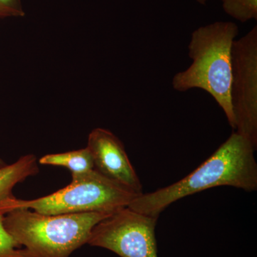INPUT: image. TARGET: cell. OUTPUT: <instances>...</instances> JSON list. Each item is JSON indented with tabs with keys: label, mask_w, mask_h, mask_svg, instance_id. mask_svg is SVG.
I'll return each instance as SVG.
<instances>
[{
	"label": "cell",
	"mask_w": 257,
	"mask_h": 257,
	"mask_svg": "<svg viewBox=\"0 0 257 257\" xmlns=\"http://www.w3.org/2000/svg\"><path fill=\"white\" fill-rule=\"evenodd\" d=\"M253 147L234 132L209 158L189 175L155 192L139 196L130 209L158 218L172 203L195 193L219 186L252 192L257 188V164Z\"/></svg>",
	"instance_id": "obj_1"
},
{
	"label": "cell",
	"mask_w": 257,
	"mask_h": 257,
	"mask_svg": "<svg viewBox=\"0 0 257 257\" xmlns=\"http://www.w3.org/2000/svg\"><path fill=\"white\" fill-rule=\"evenodd\" d=\"M239 28L231 22H215L200 27L191 35L188 68L172 79V87L179 92L202 89L212 96L234 130L235 119L231 98L233 44Z\"/></svg>",
	"instance_id": "obj_2"
},
{
	"label": "cell",
	"mask_w": 257,
	"mask_h": 257,
	"mask_svg": "<svg viewBox=\"0 0 257 257\" xmlns=\"http://www.w3.org/2000/svg\"><path fill=\"white\" fill-rule=\"evenodd\" d=\"M111 214H45L17 208L5 214L3 224L30 257H69L87 243L93 228Z\"/></svg>",
	"instance_id": "obj_3"
},
{
	"label": "cell",
	"mask_w": 257,
	"mask_h": 257,
	"mask_svg": "<svg viewBox=\"0 0 257 257\" xmlns=\"http://www.w3.org/2000/svg\"><path fill=\"white\" fill-rule=\"evenodd\" d=\"M72 177L69 185L45 197L32 200L13 198L5 205V214L17 208H26L45 214L114 213L127 207L141 195L95 170L72 174Z\"/></svg>",
	"instance_id": "obj_4"
},
{
	"label": "cell",
	"mask_w": 257,
	"mask_h": 257,
	"mask_svg": "<svg viewBox=\"0 0 257 257\" xmlns=\"http://www.w3.org/2000/svg\"><path fill=\"white\" fill-rule=\"evenodd\" d=\"M230 98L234 132L257 147V27L235 40Z\"/></svg>",
	"instance_id": "obj_5"
},
{
	"label": "cell",
	"mask_w": 257,
	"mask_h": 257,
	"mask_svg": "<svg viewBox=\"0 0 257 257\" xmlns=\"http://www.w3.org/2000/svg\"><path fill=\"white\" fill-rule=\"evenodd\" d=\"M157 219L124 207L93 228L88 244L109 250L121 257H158Z\"/></svg>",
	"instance_id": "obj_6"
},
{
	"label": "cell",
	"mask_w": 257,
	"mask_h": 257,
	"mask_svg": "<svg viewBox=\"0 0 257 257\" xmlns=\"http://www.w3.org/2000/svg\"><path fill=\"white\" fill-rule=\"evenodd\" d=\"M87 148L92 155L94 170L116 183L143 194V186L122 143L114 134L96 128L88 137Z\"/></svg>",
	"instance_id": "obj_7"
},
{
	"label": "cell",
	"mask_w": 257,
	"mask_h": 257,
	"mask_svg": "<svg viewBox=\"0 0 257 257\" xmlns=\"http://www.w3.org/2000/svg\"><path fill=\"white\" fill-rule=\"evenodd\" d=\"M38 164L36 156L29 154L11 165L0 167V214L5 215V205L15 197L13 195L15 186L39 173Z\"/></svg>",
	"instance_id": "obj_8"
},
{
	"label": "cell",
	"mask_w": 257,
	"mask_h": 257,
	"mask_svg": "<svg viewBox=\"0 0 257 257\" xmlns=\"http://www.w3.org/2000/svg\"><path fill=\"white\" fill-rule=\"evenodd\" d=\"M38 162L40 165L65 167L72 174L83 173L94 170L92 155L87 147L64 153L45 155Z\"/></svg>",
	"instance_id": "obj_9"
},
{
	"label": "cell",
	"mask_w": 257,
	"mask_h": 257,
	"mask_svg": "<svg viewBox=\"0 0 257 257\" xmlns=\"http://www.w3.org/2000/svg\"><path fill=\"white\" fill-rule=\"evenodd\" d=\"M223 10L230 17L244 23L257 19V0H221Z\"/></svg>",
	"instance_id": "obj_10"
},
{
	"label": "cell",
	"mask_w": 257,
	"mask_h": 257,
	"mask_svg": "<svg viewBox=\"0 0 257 257\" xmlns=\"http://www.w3.org/2000/svg\"><path fill=\"white\" fill-rule=\"evenodd\" d=\"M3 218L0 214V257H30L5 229Z\"/></svg>",
	"instance_id": "obj_11"
},
{
	"label": "cell",
	"mask_w": 257,
	"mask_h": 257,
	"mask_svg": "<svg viewBox=\"0 0 257 257\" xmlns=\"http://www.w3.org/2000/svg\"><path fill=\"white\" fill-rule=\"evenodd\" d=\"M25 15L20 0H0V18L23 17Z\"/></svg>",
	"instance_id": "obj_12"
},
{
	"label": "cell",
	"mask_w": 257,
	"mask_h": 257,
	"mask_svg": "<svg viewBox=\"0 0 257 257\" xmlns=\"http://www.w3.org/2000/svg\"><path fill=\"white\" fill-rule=\"evenodd\" d=\"M197 3H199L201 5H205L209 0H196Z\"/></svg>",
	"instance_id": "obj_13"
},
{
	"label": "cell",
	"mask_w": 257,
	"mask_h": 257,
	"mask_svg": "<svg viewBox=\"0 0 257 257\" xmlns=\"http://www.w3.org/2000/svg\"><path fill=\"white\" fill-rule=\"evenodd\" d=\"M5 165V163L4 162H3V160H0V167H3V166Z\"/></svg>",
	"instance_id": "obj_14"
}]
</instances>
